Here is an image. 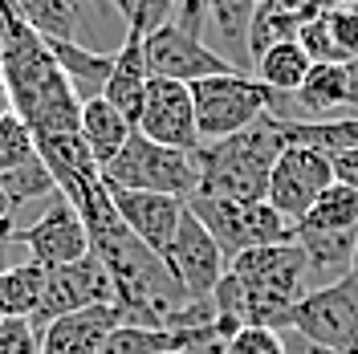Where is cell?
<instances>
[{
    "label": "cell",
    "mask_w": 358,
    "mask_h": 354,
    "mask_svg": "<svg viewBox=\"0 0 358 354\" xmlns=\"http://www.w3.org/2000/svg\"><path fill=\"white\" fill-rule=\"evenodd\" d=\"M224 346L212 330H167V326H134L122 322L106 334L98 354H176V351H203Z\"/></svg>",
    "instance_id": "cell-15"
},
{
    "label": "cell",
    "mask_w": 358,
    "mask_h": 354,
    "mask_svg": "<svg viewBox=\"0 0 358 354\" xmlns=\"http://www.w3.org/2000/svg\"><path fill=\"white\" fill-rule=\"evenodd\" d=\"M45 49L53 53L57 69L66 73V82L78 102L102 98V90L110 82V69H114V53H98V49H86L78 41H45Z\"/></svg>",
    "instance_id": "cell-19"
},
{
    "label": "cell",
    "mask_w": 358,
    "mask_h": 354,
    "mask_svg": "<svg viewBox=\"0 0 358 354\" xmlns=\"http://www.w3.org/2000/svg\"><path fill=\"white\" fill-rule=\"evenodd\" d=\"M0 354H41V330L29 318H0Z\"/></svg>",
    "instance_id": "cell-30"
},
{
    "label": "cell",
    "mask_w": 358,
    "mask_h": 354,
    "mask_svg": "<svg viewBox=\"0 0 358 354\" xmlns=\"http://www.w3.org/2000/svg\"><path fill=\"white\" fill-rule=\"evenodd\" d=\"M127 313L118 306H90V310L66 313L41 330V354H98L114 326H122Z\"/></svg>",
    "instance_id": "cell-13"
},
{
    "label": "cell",
    "mask_w": 358,
    "mask_h": 354,
    "mask_svg": "<svg viewBox=\"0 0 358 354\" xmlns=\"http://www.w3.org/2000/svg\"><path fill=\"white\" fill-rule=\"evenodd\" d=\"M326 0H261L252 13L248 29V62L257 66V57L281 41H297L301 24H310L317 13H326Z\"/></svg>",
    "instance_id": "cell-14"
},
{
    "label": "cell",
    "mask_w": 358,
    "mask_h": 354,
    "mask_svg": "<svg viewBox=\"0 0 358 354\" xmlns=\"http://www.w3.org/2000/svg\"><path fill=\"white\" fill-rule=\"evenodd\" d=\"M143 53H147V73L151 78H171V82H200V78H216L228 73V62L212 45H203V37L179 29L176 21H167L155 29L151 37H143Z\"/></svg>",
    "instance_id": "cell-8"
},
{
    "label": "cell",
    "mask_w": 358,
    "mask_h": 354,
    "mask_svg": "<svg viewBox=\"0 0 358 354\" xmlns=\"http://www.w3.org/2000/svg\"><path fill=\"white\" fill-rule=\"evenodd\" d=\"M187 212L212 232V241L220 244V253H224L228 265L248 248V204H236V199H224V196H216V192L196 187V192L187 196Z\"/></svg>",
    "instance_id": "cell-16"
},
{
    "label": "cell",
    "mask_w": 358,
    "mask_h": 354,
    "mask_svg": "<svg viewBox=\"0 0 358 354\" xmlns=\"http://www.w3.org/2000/svg\"><path fill=\"white\" fill-rule=\"evenodd\" d=\"M131 131L134 127L114 111L106 98H90V102H82V139H86L90 155L98 159V167H106V163L127 147Z\"/></svg>",
    "instance_id": "cell-21"
},
{
    "label": "cell",
    "mask_w": 358,
    "mask_h": 354,
    "mask_svg": "<svg viewBox=\"0 0 358 354\" xmlns=\"http://www.w3.org/2000/svg\"><path fill=\"white\" fill-rule=\"evenodd\" d=\"M297 228H313V232H358V187L346 183H330L317 204L297 220Z\"/></svg>",
    "instance_id": "cell-23"
},
{
    "label": "cell",
    "mask_w": 358,
    "mask_h": 354,
    "mask_svg": "<svg viewBox=\"0 0 358 354\" xmlns=\"http://www.w3.org/2000/svg\"><path fill=\"white\" fill-rule=\"evenodd\" d=\"M24 261H29V248L21 244V228H17V220L0 224V273L24 265Z\"/></svg>",
    "instance_id": "cell-32"
},
{
    "label": "cell",
    "mask_w": 358,
    "mask_h": 354,
    "mask_svg": "<svg viewBox=\"0 0 358 354\" xmlns=\"http://www.w3.org/2000/svg\"><path fill=\"white\" fill-rule=\"evenodd\" d=\"M0 69H4V41H0Z\"/></svg>",
    "instance_id": "cell-38"
},
{
    "label": "cell",
    "mask_w": 358,
    "mask_h": 354,
    "mask_svg": "<svg viewBox=\"0 0 358 354\" xmlns=\"http://www.w3.org/2000/svg\"><path fill=\"white\" fill-rule=\"evenodd\" d=\"M192 102H196V131L200 143H220L228 134H241L252 127L257 118L273 114L277 94L257 82L252 73H216V78H200L192 82Z\"/></svg>",
    "instance_id": "cell-2"
},
{
    "label": "cell",
    "mask_w": 358,
    "mask_h": 354,
    "mask_svg": "<svg viewBox=\"0 0 358 354\" xmlns=\"http://www.w3.org/2000/svg\"><path fill=\"white\" fill-rule=\"evenodd\" d=\"M281 342H285V354H342V351H330V346H317V342H310L306 334H297L293 326H285V330H281Z\"/></svg>",
    "instance_id": "cell-33"
},
{
    "label": "cell",
    "mask_w": 358,
    "mask_h": 354,
    "mask_svg": "<svg viewBox=\"0 0 358 354\" xmlns=\"http://www.w3.org/2000/svg\"><path fill=\"white\" fill-rule=\"evenodd\" d=\"M106 192H110L114 212L122 216V224L167 261V248H171L176 228L183 220V212H187V199L159 196V192H127V187H110V183H106Z\"/></svg>",
    "instance_id": "cell-12"
},
{
    "label": "cell",
    "mask_w": 358,
    "mask_h": 354,
    "mask_svg": "<svg viewBox=\"0 0 358 354\" xmlns=\"http://www.w3.org/2000/svg\"><path fill=\"white\" fill-rule=\"evenodd\" d=\"M326 4H350V8H358V0H326Z\"/></svg>",
    "instance_id": "cell-37"
},
{
    "label": "cell",
    "mask_w": 358,
    "mask_h": 354,
    "mask_svg": "<svg viewBox=\"0 0 358 354\" xmlns=\"http://www.w3.org/2000/svg\"><path fill=\"white\" fill-rule=\"evenodd\" d=\"M0 192L13 199V208H24V204H33V199L57 196V179H53V171L45 167L41 151H37L33 159H24L21 167H13V171L0 176Z\"/></svg>",
    "instance_id": "cell-26"
},
{
    "label": "cell",
    "mask_w": 358,
    "mask_h": 354,
    "mask_svg": "<svg viewBox=\"0 0 358 354\" xmlns=\"http://www.w3.org/2000/svg\"><path fill=\"white\" fill-rule=\"evenodd\" d=\"M13 4L41 41H73V33H78V0H13Z\"/></svg>",
    "instance_id": "cell-25"
},
{
    "label": "cell",
    "mask_w": 358,
    "mask_h": 354,
    "mask_svg": "<svg viewBox=\"0 0 358 354\" xmlns=\"http://www.w3.org/2000/svg\"><path fill=\"white\" fill-rule=\"evenodd\" d=\"M285 147H289L285 122L273 114L257 118L241 134H228L220 143H203L196 151L200 187L224 199H236V204H261L268 192V176Z\"/></svg>",
    "instance_id": "cell-1"
},
{
    "label": "cell",
    "mask_w": 358,
    "mask_h": 354,
    "mask_svg": "<svg viewBox=\"0 0 358 354\" xmlns=\"http://www.w3.org/2000/svg\"><path fill=\"white\" fill-rule=\"evenodd\" d=\"M310 53L301 49L297 41H281L273 45V49H265L261 57H257V66H252V78L257 82H265L273 94H297L301 90V82L310 78Z\"/></svg>",
    "instance_id": "cell-22"
},
{
    "label": "cell",
    "mask_w": 358,
    "mask_h": 354,
    "mask_svg": "<svg viewBox=\"0 0 358 354\" xmlns=\"http://www.w3.org/2000/svg\"><path fill=\"white\" fill-rule=\"evenodd\" d=\"M334 183V163L330 155L313 151V147H285L273 176H268V192L265 199L285 216V220H301L310 212L317 196Z\"/></svg>",
    "instance_id": "cell-7"
},
{
    "label": "cell",
    "mask_w": 358,
    "mask_h": 354,
    "mask_svg": "<svg viewBox=\"0 0 358 354\" xmlns=\"http://www.w3.org/2000/svg\"><path fill=\"white\" fill-rule=\"evenodd\" d=\"M147 82H151V73H147L143 37L127 33L122 49L114 53V69H110V82L102 90V98H106L131 127H138V111H143V98H147Z\"/></svg>",
    "instance_id": "cell-17"
},
{
    "label": "cell",
    "mask_w": 358,
    "mask_h": 354,
    "mask_svg": "<svg viewBox=\"0 0 358 354\" xmlns=\"http://www.w3.org/2000/svg\"><path fill=\"white\" fill-rule=\"evenodd\" d=\"M261 0H208V21L216 29V53H220L236 73H252V62H248V29H252V13H257Z\"/></svg>",
    "instance_id": "cell-20"
},
{
    "label": "cell",
    "mask_w": 358,
    "mask_h": 354,
    "mask_svg": "<svg viewBox=\"0 0 358 354\" xmlns=\"http://www.w3.org/2000/svg\"><path fill=\"white\" fill-rule=\"evenodd\" d=\"M346 82H350V114H358V57L346 62Z\"/></svg>",
    "instance_id": "cell-34"
},
{
    "label": "cell",
    "mask_w": 358,
    "mask_h": 354,
    "mask_svg": "<svg viewBox=\"0 0 358 354\" xmlns=\"http://www.w3.org/2000/svg\"><path fill=\"white\" fill-rule=\"evenodd\" d=\"M134 131L147 134L159 147H176V151L196 155L203 143H200V131H196L192 86H187V82H171V78H151Z\"/></svg>",
    "instance_id": "cell-6"
},
{
    "label": "cell",
    "mask_w": 358,
    "mask_h": 354,
    "mask_svg": "<svg viewBox=\"0 0 358 354\" xmlns=\"http://www.w3.org/2000/svg\"><path fill=\"white\" fill-rule=\"evenodd\" d=\"M289 326L297 334H306L310 342H317V346L358 354V281L346 273L334 285L310 289L293 306Z\"/></svg>",
    "instance_id": "cell-4"
},
{
    "label": "cell",
    "mask_w": 358,
    "mask_h": 354,
    "mask_svg": "<svg viewBox=\"0 0 358 354\" xmlns=\"http://www.w3.org/2000/svg\"><path fill=\"white\" fill-rule=\"evenodd\" d=\"M228 273H236L245 285L277 293V297H289V302H301L310 293V265H306V248L297 241L245 248L228 265Z\"/></svg>",
    "instance_id": "cell-11"
},
{
    "label": "cell",
    "mask_w": 358,
    "mask_h": 354,
    "mask_svg": "<svg viewBox=\"0 0 358 354\" xmlns=\"http://www.w3.org/2000/svg\"><path fill=\"white\" fill-rule=\"evenodd\" d=\"M8 220H17V208H13V199L0 192V224H8Z\"/></svg>",
    "instance_id": "cell-36"
},
{
    "label": "cell",
    "mask_w": 358,
    "mask_h": 354,
    "mask_svg": "<svg viewBox=\"0 0 358 354\" xmlns=\"http://www.w3.org/2000/svg\"><path fill=\"white\" fill-rule=\"evenodd\" d=\"M167 265L176 273V281L183 285L187 302H208L220 285V277L228 273L220 244L212 241V232L192 212H183V220H179L176 241L167 248Z\"/></svg>",
    "instance_id": "cell-10"
},
{
    "label": "cell",
    "mask_w": 358,
    "mask_h": 354,
    "mask_svg": "<svg viewBox=\"0 0 358 354\" xmlns=\"http://www.w3.org/2000/svg\"><path fill=\"white\" fill-rule=\"evenodd\" d=\"M224 354H285L281 330H265V326H245L228 338Z\"/></svg>",
    "instance_id": "cell-31"
},
{
    "label": "cell",
    "mask_w": 358,
    "mask_h": 354,
    "mask_svg": "<svg viewBox=\"0 0 358 354\" xmlns=\"http://www.w3.org/2000/svg\"><path fill=\"white\" fill-rule=\"evenodd\" d=\"M90 306H118L110 273H106V265L94 253H86L73 265L45 269V293H41V310L33 313V326L45 330L49 322H57L66 313H78V310H90Z\"/></svg>",
    "instance_id": "cell-5"
},
{
    "label": "cell",
    "mask_w": 358,
    "mask_h": 354,
    "mask_svg": "<svg viewBox=\"0 0 358 354\" xmlns=\"http://www.w3.org/2000/svg\"><path fill=\"white\" fill-rule=\"evenodd\" d=\"M45 293V269L24 261V265L0 273V318H29L41 310Z\"/></svg>",
    "instance_id": "cell-24"
},
{
    "label": "cell",
    "mask_w": 358,
    "mask_h": 354,
    "mask_svg": "<svg viewBox=\"0 0 358 354\" xmlns=\"http://www.w3.org/2000/svg\"><path fill=\"white\" fill-rule=\"evenodd\" d=\"M114 8H118V17H122V21L131 24L134 21V13H138V0H110Z\"/></svg>",
    "instance_id": "cell-35"
},
{
    "label": "cell",
    "mask_w": 358,
    "mask_h": 354,
    "mask_svg": "<svg viewBox=\"0 0 358 354\" xmlns=\"http://www.w3.org/2000/svg\"><path fill=\"white\" fill-rule=\"evenodd\" d=\"M326 24H330V37L342 62H355L358 57V8L350 4H330L326 8Z\"/></svg>",
    "instance_id": "cell-28"
},
{
    "label": "cell",
    "mask_w": 358,
    "mask_h": 354,
    "mask_svg": "<svg viewBox=\"0 0 358 354\" xmlns=\"http://www.w3.org/2000/svg\"><path fill=\"white\" fill-rule=\"evenodd\" d=\"M293 106L301 114V122H322V118H338L350 114V82H346V62L338 66H313L301 90L293 94Z\"/></svg>",
    "instance_id": "cell-18"
},
{
    "label": "cell",
    "mask_w": 358,
    "mask_h": 354,
    "mask_svg": "<svg viewBox=\"0 0 358 354\" xmlns=\"http://www.w3.org/2000/svg\"><path fill=\"white\" fill-rule=\"evenodd\" d=\"M102 179L110 187H127V192H159V196L187 199L200 187V167H196V155L176 151V147H159L147 134L131 131L127 147L102 167Z\"/></svg>",
    "instance_id": "cell-3"
},
{
    "label": "cell",
    "mask_w": 358,
    "mask_h": 354,
    "mask_svg": "<svg viewBox=\"0 0 358 354\" xmlns=\"http://www.w3.org/2000/svg\"><path fill=\"white\" fill-rule=\"evenodd\" d=\"M176 354H196V351H176Z\"/></svg>",
    "instance_id": "cell-39"
},
{
    "label": "cell",
    "mask_w": 358,
    "mask_h": 354,
    "mask_svg": "<svg viewBox=\"0 0 358 354\" xmlns=\"http://www.w3.org/2000/svg\"><path fill=\"white\" fill-rule=\"evenodd\" d=\"M33 155H37V139L24 127V118L4 114L0 118V176L13 171V167H21L24 159H33Z\"/></svg>",
    "instance_id": "cell-27"
},
{
    "label": "cell",
    "mask_w": 358,
    "mask_h": 354,
    "mask_svg": "<svg viewBox=\"0 0 358 354\" xmlns=\"http://www.w3.org/2000/svg\"><path fill=\"white\" fill-rule=\"evenodd\" d=\"M21 244L29 248V261L41 269H62L73 265L90 253V232L82 212L69 204L62 192L53 196V204L45 208L33 224L21 228Z\"/></svg>",
    "instance_id": "cell-9"
},
{
    "label": "cell",
    "mask_w": 358,
    "mask_h": 354,
    "mask_svg": "<svg viewBox=\"0 0 358 354\" xmlns=\"http://www.w3.org/2000/svg\"><path fill=\"white\" fill-rule=\"evenodd\" d=\"M297 45L310 53L313 66H330V62H338V66H342V57H338V49H334V37H330V24H326V13H317L310 24H301Z\"/></svg>",
    "instance_id": "cell-29"
}]
</instances>
